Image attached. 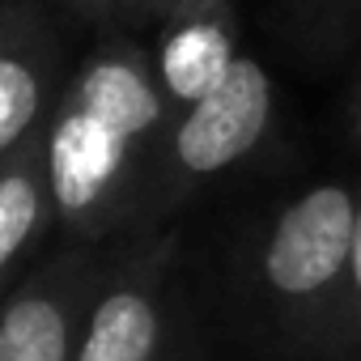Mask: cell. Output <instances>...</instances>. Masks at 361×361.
I'll return each mask as SVG.
<instances>
[{
  "label": "cell",
  "mask_w": 361,
  "mask_h": 361,
  "mask_svg": "<svg viewBox=\"0 0 361 361\" xmlns=\"http://www.w3.org/2000/svg\"><path fill=\"white\" fill-rule=\"evenodd\" d=\"M145 47L98 43L60 85L43 128V166L56 226L73 247L136 234L149 170L170 123Z\"/></svg>",
  "instance_id": "cell-1"
},
{
  "label": "cell",
  "mask_w": 361,
  "mask_h": 361,
  "mask_svg": "<svg viewBox=\"0 0 361 361\" xmlns=\"http://www.w3.org/2000/svg\"><path fill=\"white\" fill-rule=\"evenodd\" d=\"M357 209L361 183L319 178L255 234L243 264V298L276 353L327 361L344 310Z\"/></svg>",
  "instance_id": "cell-2"
},
{
  "label": "cell",
  "mask_w": 361,
  "mask_h": 361,
  "mask_svg": "<svg viewBox=\"0 0 361 361\" xmlns=\"http://www.w3.org/2000/svg\"><path fill=\"white\" fill-rule=\"evenodd\" d=\"M276 115V85L259 56H238L234 68L192 106H183L157 145L149 188L140 200L136 234L157 230L192 196H200L221 174L243 166L268 136Z\"/></svg>",
  "instance_id": "cell-3"
},
{
  "label": "cell",
  "mask_w": 361,
  "mask_h": 361,
  "mask_svg": "<svg viewBox=\"0 0 361 361\" xmlns=\"http://www.w3.org/2000/svg\"><path fill=\"white\" fill-rule=\"evenodd\" d=\"M73 361H196L174 230H145L115 247L90 298Z\"/></svg>",
  "instance_id": "cell-4"
},
{
  "label": "cell",
  "mask_w": 361,
  "mask_h": 361,
  "mask_svg": "<svg viewBox=\"0 0 361 361\" xmlns=\"http://www.w3.org/2000/svg\"><path fill=\"white\" fill-rule=\"evenodd\" d=\"M115 251L64 247L0 298V361H73L90 298Z\"/></svg>",
  "instance_id": "cell-5"
},
{
  "label": "cell",
  "mask_w": 361,
  "mask_h": 361,
  "mask_svg": "<svg viewBox=\"0 0 361 361\" xmlns=\"http://www.w3.org/2000/svg\"><path fill=\"white\" fill-rule=\"evenodd\" d=\"M153 30L157 39L145 56L170 115L204 98L243 56L234 0H183Z\"/></svg>",
  "instance_id": "cell-6"
},
{
  "label": "cell",
  "mask_w": 361,
  "mask_h": 361,
  "mask_svg": "<svg viewBox=\"0 0 361 361\" xmlns=\"http://www.w3.org/2000/svg\"><path fill=\"white\" fill-rule=\"evenodd\" d=\"M56 43L35 18L0 22V161L35 140L56 106Z\"/></svg>",
  "instance_id": "cell-7"
},
{
  "label": "cell",
  "mask_w": 361,
  "mask_h": 361,
  "mask_svg": "<svg viewBox=\"0 0 361 361\" xmlns=\"http://www.w3.org/2000/svg\"><path fill=\"white\" fill-rule=\"evenodd\" d=\"M56 226L47 166H43V132L26 140L13 157L0 161V298L22 276V264L35 255L43 234Z\"/></svg>",
  "instance_id": "cell-8"
},
{
  "label": "cell",
  "mask_w": 361,
  "mask_h": 361,
  "mask_svg": "<svg viewBox=\"0 0 361 361\" xmlns=\"http://www.w3.org/2000/svg\"><path fill=\"white\" fill-rule=\"evenodd\" d=\"M298 26L310 43L331 47L361 30V0H298Z\"/></svg>",
  "instance_id": "cell-9"
},
{
  "label": "cell",
  "mask_w": 361,
  "mask_h": 361,
  "mask_svg": "<svg viewBox=\"0 0 361 361\" xmlns=\"http://www.w3.org/2000/svg\"><path fill=\"white\" fill-rule=\"evenodd\" d=\"M327 361H361V209L353 230V255H348V285H344V310L331 340Z\"/></svg>",
  "instance_id": "cell-10"
},
{
  "label": "cell",
  "mask_w": 361,
  "mask_h": 361,
  "mask_svg": "<svg viewBox=\"0 0 361 361\" xmlns=\"http://www.w3.org/2000/svg\"><path fill=\"white\" fill-rule=\"evenodd\" d=\"M178 5H183V0H119V5H115V22H123V26H157Z\"/></svg>",
  "instance_id": "cell-11"
},
{
  "label": "cell",
  "mask_w": 361,
  "mask_h": 361,
  "mask_svg": "<svg viewBox=\"0 0 361 361\" xmlns=\"http://www.w3.org/2000/svg\"><path fill=\"white\" fill-rule=\"evenodd\" d=\"M348 136H353V145L361 149V85H357V94H353V102H348Z\"/></svg>",
  "instance_id": "cell-12"
},
{
  "label": "cell",
  "mask_w": 361,
  "mask_h": 361,
  "mask_svg": "<svg viewBox=\"0 0 361 361\" xmlns=\"http://www.w3.org/2000/svg\"><path fill=\"white\" fill-rule=\"evenodd\" d=\"M68 9H77L81 18H90V22H102V9H98V0H64Z\"/></svg>",
  "instance_id": "cell-13"
},
{
  "label": "cell",
  "mask_w": 361,
  "mask_h": 361,
  "mask_svg": "<svg viewBox=\"0 0 361 361\" xmlns=\"http://www.w3.org/2000/svg\"><path fill=\"white\" fill-rule=\"evenodd\" d=\"M115 5H119V0H98V9H102V22H115Z\"/></svg>",
  "instance_id": "cell-14"
},
{
  "label": "cell",
  "mask_w": 361,
  "mask_h": 361,
  "mask_svg": "<svg viewBox=\"0 0 361 361\" xmlns=\"http://www.w3.org/2000/svg\"><path fill=\"white\" fill-rule=\"evenodd\" d=\"M0 22H5V18H0Z\"/></svg>",
  "instance_id": "cell-15"
}]
</instances>
